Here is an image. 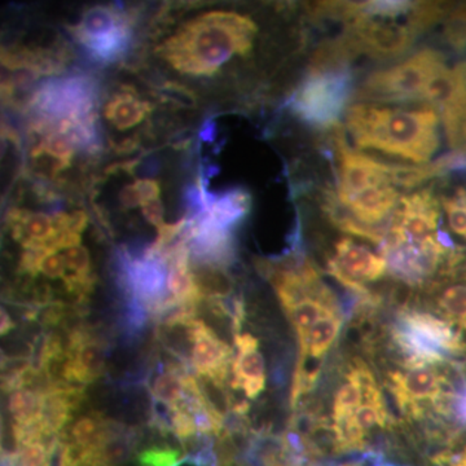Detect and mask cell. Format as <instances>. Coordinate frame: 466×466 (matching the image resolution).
Returning <instances> with one entry per match:
<instances>
[{
  "instance_id": "21",
  "label": "cell",
  "mask_w": 466,
  "mask_h": 466,
  "mask_svg": "<svg viewBox=\"0 0 466 466\" xmlns=\"http://www.w3.org/2000/svg\"><path fill=\"white\" fill-rule=\"evenodd\" d=\"M150 392L156 400L175 408L180 403L183 397L182 377L167 370L156 377Z\"/></svg>"
},
{
  "instance_id": "17",
  "label": "cell",
  "mask_w": 466,
  "mask_h": 466,
  "mask_svg": "<svg viewBox=\"0 0 466 466\" xmlns=\"http://www.w3.org/2000/svg\"><path fill=\"white\" fill-rule=\"evenodd\" d=\"M76 140L72 135L63 133V131H51L47 133V137L41 140L33 149L34 157H41L46 155L54 158L58 167L63 170L75 156Z\"/></svg>"
},
{
  "instance_id": "7",
  "label": "cell",
  "mask_w": 466,
  "mask_h": 466,
  "mask_svg": "<svg viewBox=\"0 0 466 466\" xmlns=\"http://www.w3.org/2000/svg\"><path fill=\"white\" fill-rule=\"evenodd\" d=\"M75 35L92 57L113 61L128 47L130 26L116 9L97 5L86 12L76 26Z\"/></svg>"
},
{
  "instance_id": "22",
  "label": "cell",
  "mask_w": 466,
  "mask_h": 466,
  "mask_svg": "<svg viewBox=\"0 0 466 466\" xmlns=\"http://www.w3.org/2000/svg\"><path fill=\"white\" fill-rule=\"evenodd\" d=\"M451 231L466 240V188L459 187L452 196L441 198Z\"/></svg>"
},
{
  "instance_id": "24",
  "label": "cell",
  "mask_w": 466,
  "mask_h": 466,
  "mask_svg": "<svg viewBox=\"0 0 466 466\" xmlns=\"http://www.w3.org/2000/svg\"><path fill=\"white\" fill-rule=\"evenodd\" d=\"M66 262L67 274L78 276V278H91L90 254L85 247H73L61 253Z\"/></svg>"
},
{
  "instance_id": "13",
  "label": "cell",
  "mask_w": 466,
  "mask_h": 466,
  "mask_svg": "<svg viewBox=\"0 0 466 466\" xmlns=\"http://www.w3.org/2000/svg\"><path fill=\"white\" fill-rule=\"evenodd\" d=\"M343 318L339 306L328 309L319 319L311 332L309 334L308 345L302 352H299V363H297L296 373H294L293 386L299 385L306 375L309 364L311 361H321L332 348L333 343L339 339L341 330Z\"/></svg>"
},
{
  "instance_id": "28",
  "label": "cell",
  "mask_w": 466,
  "mask_h": 466,
  "mask_svg": "<svg viewBox=\"0 0 466 466\" xmlns=\"http://www.w3.org/2000/svg\"><path fill=\"white\" fill-rule=\"evenodd\" d=\"M143 217L146 218L147 222L155 227H162L165 225L164 220V207L162 202L158 200L150 201L148 204L142 207Z\"/></svg>"
},
{
  "instance_id": "19",
  "label": "cell",
  "mask_w": 466,
  "mask_h": 466,
  "mask_svg": "<svg viewBox=\"0 0 466 466\" xmlns=\"http://www.w3.org/2000/svg\"><path fill=\"white\" fill-rule=\"evenodd\" d=\"M438 306L444 317L449 319L450 323L466 329V283L447 287L438 297Z\"/></svg>"
},
{
  "instance_id": "27",
  "label": "cell",
  "mask_w": 466,
  "mask_h": 466,
  "mask_svg": "<svg viewBox=\"0 0 466 466\" xmlns=\"http://www.w3.org/2000/svg\"><path fill=\"white\" fill-rule=\"evenodd\" d=\"M39 272H42L46 278L64 279L66 276V266L64 262L63 256L57 251H51L43 257L41 265H39Z\"/></svg>"
},
{
  "instance_id": "16",
  "label": "cell",
  "mask_w": 466,
  "mask_h": 466,
  "mask_svg": "<svg viewBox=\"0 0 466 466\" xmlns=\"http://www.w3.org/2000/svg\"><path fill=\"white\" fill-rule=\"evenodd\" d=\"M191 271L202 300L225 299L231 296L232 280L223 267L198 263Z\"/></svg>"
},
{
  "instance_id": "12",
  "label": "cell",
  "mask_w": 466,
  "mask_h": 466,
  "mask_svg": "<svg viewBox=\"0 0 466 466\" xmlns=\"http://www.w3.org/2000/svg\"><path fill=\"white\" fill-rule=\"evenodd\" d=\"M235 346L231 386L244 390L249 400H256L266 385L265 359L258 351V341L249 333H236Z\"/></svg>"
},
{
  "instance_id": "11",
  "label": "cell",
  "mask_w": 466,
  "mask_h": 466,
  "mask_svg": "<svg viewBox=\"0 0 466 466\" xmlns=\"http://www.w3.org/2000/svg\"><path fill=\"white\" fill-rule=\"evenodd\" d=\"M192 367L198 376L225 389L229 366H232L233 352L229 346L218 339L210 327L198 319L193 320Z\"/></svg>"
},
{
  "instance_id": "4",
  "label": "cell",
  "mask_w": 466,
  "mask_h": 466,
  "mask_svg": "<svg viewBox=\"0 0 466 466\" xmlns=\"http://www.w3.org/2000/svg\"><path fill=\"white\" fill-rule=\"evenodd\" d=\"M443 66L446 61L440 51L424 48L397 66L370 73L358 97L375 103H421L426 85Z\"/></svg>"
},
{
  "instance_id": "31",
  "label": "cell",
  "mask_w": 466,
  "mask_h": 466,
  "mask_svg": "<svg viewBox=\"0 0 466 466\" xmlns=\"http://www.w3.org/2000/svg\"><path fill=\"white\" fill-rule=\"evenodd\" d=\"M435 461L446 466H466V449L458 455H441Z\"/></svg>"
},
{
  "instance_id": "20",
  "label": "cell",
  "mask_w": 466,
  "mask_h": 466,
  "mask_svg": "<svg viewBox=\"0 0 466 466\" xmlns=\"http://www.w3.org/2000/svg\"><path fill=\"white\" fill-rule=\"evenodd\" d=\"M417 3L404 0H376V2H357L355 8L359 14L370 17L400 18L410 16Z\"/></svg>"
},
{
  "instance_id": "8",
  "label": "cell",
  "mask_w": 466,
  "mask_h": 466,
  "mask_svg": "<svg viewBox=\"0 0 466 466\" xmlns=\"http://www.w3.org/2000/svg\"><path fill=\"white\" fill-rule=\"evenodd\" d=\"M334 140L339 158L336 191L339 198L357 195L380 187L394 186L390 177V162L380 161L366 153L350 148L342 131L334 135Z\"/></svg>"
},
{
  "instance_id": "5",
  "label": "cell",
  "mask_w": 466,
  "mask_h": 466,
  "mask_svg": "<svg viewBox=\"0 0 466 466\" xmlns=\"http://www.w3.org/2000/svg\"><path fill=\"white\" fill-rule=\"evenodd\" d=\"M392 339L406 357L408 368L441 363L464 349L452 325L428 312H401L392 328Z\"/></svg>"
},
{
  "instance_id": "14",
  "label": "cell",
  "mask_w": 466,
  "mask_h": 466,
  "mask_svg": "<svg viewBox=\"0 0 466 466\" xmlns=\"http://www.w3.org/2000/svg\"><path fill=\"white\" fill-rule=\"evenodd\" d=\"M376 380L363 363H359L349 370L346 382L336 392L333 401V425L348 419L366 400L368 389Z\"/></svg>"
},
{
  "instance_id": "33",
  "label": "cell",
  "mask_w": 466,
  "mask_h": 466,
  "mask_svg": "<svg viewBox=\"0 0 466 466\" xmlns=\"http://www.w3.org/2000/svg\"><path fill=\"white\" fill-rule=\"evenodd\" d=\"M274 466H283V465H274ZM342 466H357V465H342Z\"/></svg>"
},
{
  "instance_id": "18",
  "label": "cell",
  "mask_w": 466,
  "mask_h": 466,
  "mask_svg": "<svg viewBox=\"0 0 466 466\" xmlns=\"http://www.w3.org/2000/svg\"><path fill=\"white\" fill-rule=\"evenodd\" d=\"M41 407L42 394L32 389H20L9 395L8 410L16 424L38 421Z\"/></svg>"
},
{
  "instance_id": "26",
  "label": "cell",
  "mask_w": 466,
  "mask_h": 466,
  "mask_svg": "<svg viewBox=\"0 0 466 466\" xmlns=\"http://www.w3.org/2000/svg\"><path fill=\"white\" fill-rule=\"evenodd\" d=\"M171 431L180 441H188L195 437V434L198 433V426H196L195 419H193L191 413L175 408L173 421H171Z\"/></svg>"
},
{
  "instance_id": "25",
  "label": "cell",
  "mask_w": 466,
  "mask_h": 466,
  "mask_svg": "<svg viewBox=\"0 0 466 466\" xmlns=\"http://www.w3.org/2000/svg\"><path fill=\"white\" fill-rule=\"evenodd\" d=\"M449 410L452 412L453 419L466 428V377L449 392L444 413H449Z\"/></svg>"
},
{
  "instance_id": "3",
  "label": "cell",
  "mask_w": 466,
  "mask_h": 466,
  "mask_svg": "<svg viewBox=\"0 0 466 466\" xmlns=\"http://www.w3.org/2000/svg\"><path fill=\"white\" fill-rule=\"evenodd\" d=\"M352 82L349 64L312 60L308 76L291 96V112L309 127L332 130L349 110Z\"/></svg>"
},
{
  "instance_id": "2",
  "label": "cell",
  "mask_w": 466,
  "mask_h": 466,
  "mask_svg": "<svg viewBox=\"0 0 466 466\" xmlns=\"http://www.w3.org/2000/svg\"><path fill=\"white\" fill-rule=\"evenodd\" d=\"M257 25L250 17L217 11L184 25L159 47L161 56L179 72L211 76L235 55L253 47Z\"/></svg>"
},
{
  "instance_id": "32",
  "label": "cell",
  "mask_w": 466,
  "mask_h": 466,
  "mask_svg": "<svg viewBox=\"0 0 466 466\" xmlns=\"http://www.w3.org/2000/svg\"><path fill=\"white\" fill-rule=\"evenodd\" d=\"M0 323H2L0 324V333H2V336H5V334H7L9 330L15 328L14 320H12V318L9 317L8 312L5 309H2V311H0Z\"/></svg>"
},
{
  "instance_id": "9",
  "label": "cell",
  "mask_w": 466,
  "mask_h": 466,
  "mask_svg": "<svg viewBox=\"0 0 466 466\" xmlns=\"http://www.w3.org/2000/svg\"><path fill=\"white\" fill-rule=\"evenodd\" d=\"M388 263L382 256L343 238L336 244V256L328 260V271L337 280L359 296H367L364 283L376 281L385 275Z\"/></svg>"
},
{
  "instance_id": "23",
  "label": "cell",
  "mask_w": 466,
  "mask_h": 466,
  "mask_svg": "<svg viewBox=\"0 0 466 466\" xmlns=\"http://www.w3.org/2000/svg\"><path fill=\"white\" fill-rule=\"evenodd\" d=\"M182 460V452L171 447L152 446L137 455L139 466H177Z\"/></svg>"
},
{
  "instance_id": "6",
  "label": "cell",
  "mask_w": 466,
  "mask_h": 466,
  "mask_svg": "<svg viewBox=\"0 0 466 466\" xmlns=\"http://www.w3.org/2000/svg\"><path fill=\"white\" fill-rule=\"evenodd\" d=\"M339 18L346 21L342 39L352 54H366L375 58L403 56L421 34L408 16L406 23L397 18L370 17L359 14L355 3H341Z\"/></svg>"
},
{
  "instance_id": "30",
  "label": "cell",
  "mask_w": 466,
  "mask_h": 466,
  "mask_svg": "<svg viewBox=\"0 0 466 466\" xmlns=\"http://www.w3.org/2000/svg\"><path fill=\"white\" fill-rule=\"evenodd\" d=\"M119 202L126 208H134L143 205L142 198H140L139 189L135 184L125 186L119 192Z\"/></svg>"
},
{
  "instance_id": "15",
  "label": "cell",
  "mask_w": 466,
  "mask_h": 466,
  "mask_svg": "<svg viewBox=\"0 0 466 466\" xmlns=\"http://www.w3.org/2000/svg\"><path fill=\"white\" fill-rule=\"evenodd\" d=\"M150 112L148 101L137 99L131 94H121L109 101L106 116L118 130H128L139 125Z\"/></svg>"
},
{
  "instance_id": "1",
  "label": "cell",
  "mask_w": 466,
  "mask_h": 466,
  "mask_svg": "<svg viewBox=\"0 0 466 466\" xmlns=\"http://www.w3.org/2000/svg\"><path fill=\"white\" fill-rule=\"evenodd\" d=\"M350 137L373 149L415 164H426L440 148V116L431 106L406 109L359 103L346 113Z\"/></svg>"
},
{
  "instance_id": "29",
  "label": "cell",
  "mask_w": 466,
  "mask_h": 466,
  "mask_svg": "<svg viewBox=\"0 0 466 466\" xmlns=\"http://www.w3.org/2000/svg\"><path fill=\"white\" fill-rule=\"evenodd\" d=\"M135 186L139 189L140 198H142L143 205L148 204L150 201L158 200L159 186L157 182L150 179L137 180ZM142 205V207H143Z\"/></svg>"
},
{
  "instance_id": "10",
  "label": "cell",
  "mask_w": 466,
  "mask_h": 466,
  "mask_svg": "<svg viewBox=\"0 0 466 466\" xmlns=\"http://www.w3.org/2000/svg\"><path fill=\"white\" fill-rule=\"evenodd\" d=\"M446 380L429 367L408 368L406 372L391 373V390L401 410L417 415L420 401H433L441 410L449 391H444Z\"/></svg>"
}]
</instances>
